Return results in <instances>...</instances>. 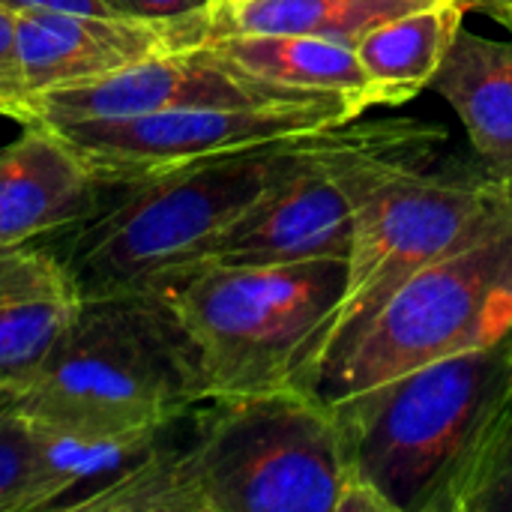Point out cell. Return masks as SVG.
<instances>
[{
  "label": "cell",
  "instance_id": "obj_5",
  "mask_svg": "<svg viewBox=\"0 0 512 512\" xmlns=\"http://www.w3.org/2000/svg\"><path fill=\"white\" fill-rule=\"evenodd\" d=\"M348 261L195 264L159 288L216 396L300 387L312 348L345 291Z\"/></svg>",
  "mask_w": 512,
  "mask_h": 512
},
{
  "label": "cell",
  "instance_id": "obj_10",
  "mask_svg": "<svg viewBox=\"0 0 512 512\" xmlns=\"http://www.w3.org/2000/svg\"><path fill=\"white\" fill-rule=\"evenodd\" d=\"M261 102H345V99L306 96L249 78L240 69L228 66L222 57H216L204 42L192 48L156 54L150 60H141L129 69H120L90 84L45 90L36 93L33 99L36 123L45 126L135 117V114H153L171 108L261 105Z\"/></svg>",
  "mask_w": 512,
  "mask_h": 512
},
{
  "label": "cell",
  "instance_id": "obj_15",
  "mask_svg": "<svg viewBox=\"0 0 512 512\" xmlns=\"http://www.w3.org/2000/svg\"><path fill=\"white\" fill-rule=\"evenodd\" d=\"M228 66L264 84L354 102L360 111L375 108L369 81L351 45L285 36V33H225L204 42Z\"/></svg>",
  "mask_w": 512,
  "mask_h": 512
},
{
  "label": "cell",
  "instance_id": "obj_23",
  "mask_svg": "<svg viewBox=\"0 0 512 512\" xmlns=\"http://www.w3.org/2000/svg\"><path fill=\"white\" fill-rule=\"evenodd\" d=\"M465 12H480L512 30V0H459Z\"/></svg>",
  "mask_w": 512,
  "mask_h": 512
},
{
  "label": "cell",
  "instance_id": "obj_20",
  "mask_svg": "<svg viewBox=\"0 0 512 512\" xmlns=\"http://www.w3.org/2000/svg\"><path fill=\"white\" fill-rule=\"evenodd\" d=\"M0 117L36 123V105L18 48V12L6 3H0Z\"/></svg>",
  "mask_w": 512,
  "mask_h": 512
},
{
  "label": "cell",
  "instance_id": "obj_11",
  "mask_svg": "<svg viewBox=\"0 0 512 512\" xmlns=\"http://www.w3.org/2000/svg\"><path fill=\"white\" fill-rule=\"evenodd\" d=\"M207 36L210 21L177 24L63 9L18 12V48L33 99L45 90L108 78L156 54L201 45Z\"/></svg>",
  "mask_w": 512,
  "mask_h": 512
},
{
  "label": "cell",
  "instance_id": "obj_12",
  "mask_svg": "<svg viewBox=\"0 0 512 512\" xmlns=\"http://www.w3.org/2000/svg\"><path fill=\"white\" fill-rule=\"evenodd\" d=\"M99 192L102 183L54 126L24 123V132L0 147V249L63 231Z\"/></svg>",
  "mask_w": 512,
  "mask_h": 512
},
{
  "label": "cell",
  "instance_id": "obj_3",
  "mask_svg": "<svg viewBox=\"0 0 512 512\" xmlns=\"http://www.w3.org/2000/svg\"><path fill=\"white\" fill-rule=\"evenodd\" d=\"M207 399L192 342L162 291L81 300L36 372L0 396L33 426L156 435Z\"/></svg>",
  "mask_w": 512,
  "mask_h": 512
},
{
  "label": "cell",
  "instance_id": "obj_16",
  "mask_svg": "<svg viewBox=\"0 0 512 512\" xmlns=\"http://www.w3.org/2000/svg\"><path fill=\"white\" fill-rule=\"evenodd\" d=\"M462 21L459 0H432L369 30L354 51L375 108H396L429 90Z\"/></svg>",
  "mask_w": 512,
  "mask_h": 512
},
{
  "label": "cell",
  "instance_id": "obj_22",
  "mask_svg": "<svg viewBox=\"0 0 512 512\" xmlns=\"http://www.w3.org/2000/svg\"><path fill=\"white\" fill-rule=\"evenodd\" d=\"M15 12L30 9H63V12H93V15H117L108 0H0Z\"/></svg>",
  "mask_w": 512,
  "mask_h": 512
},
{
  "label": "cell",
  "instance_id": "obj_14",
  "mask_svg": "<svg viewBox=\"0 0 512 512\" xmlns=\"http://www.w3.org/2000/svg\"><path fill=\"white\" fill-rule=\"evenodd\" d=\"M429 90L456 111L477 159L512 189V39L462 24Z\"/></svg>",
  "mask_w": 512,
  "mask_h": 512
},
{
  "label": "cell",
  "instance_id": "obj_24",
  "mask_svg": "<svg viewBox=\"0 0 512 512\" xmlns=\"http://www.w3.org/2000/svg\"><path fill=\"white\" fill-rule=\"evenodd\" d=\"M495 402L504 408H512V333L507 336V372H504V384H501Z\"/></svg>",
  "mask_w": 512,
  "mask_h": 512
},
{
  "label": "cell",
  "instance_id": "obj_7",
  "mask_svg": "<svg viewBox=\"0 0 512 512\" xmlns=\"http://www.w3.org/2000/svg\"><path fill=\"white\" fill-rule=\"evenodd\" d=\"M512 333V216L483 240L411 276L318 375L324 402L369 390Z\"/></svg>",
  "mask_w": 512,
  "mask_h": 512
},
{
  "label": "cell",
  "instance_id": "obj_6",
  "mask_svg": "<svg viewBox=\"0 0 512 512\" xmlns=\"http://www.w3.org/2000/svg\"><path fill=\"white\" fill-rule=\"evenodd\" d=\"M507 372V339L330 402L351 474L387 512H426Z\"/></svg>",
  "mask_w": 512,
  "mask_h": 512
},
{
  "label": "cell",
  "instance_id": "obj_9",
  "mask_svg": "<svg viewBox=\"0 0 512 512\" xmlns=\"http://www.w3.org/2000/svg\"><path fill=\"white\" fill-rule=\"evenodd\" d=\"M441 153V144H387L318 162L249 207L198 264H297L348 261L357 201L375 174L399 159Z\"/></svg>",
  "mask_w": 512,
  "mask_h": 512
},
{
  "label": "cell",
  "instance_id": "obj_1",
  "mask_svg": "<svg viewBox=\"0 0 512 512\" xmlns=\"http://www.w3.org/2000/svg\"><path fill=\"white\" fill-rule=\"evenodd\" d=\"M447 129L417 117L348 120L141 180L102 186L96 204L63 231L51 249L81 300L129 291H159L195 267L207 249L270 189L342 153L387 144H447Z\"/></svg>",
  "mask_w": 512,
  "mask_h": 512
},
{
  "label": "cell",
  "instance_id": "obj_21",
  "mask_svg": "<svg viewBox=\"0 0 512 512\" xmlns=\"http://www.w3.org/2000/svg\"><path fill=\"white\" fill-rule=\"evenodd\" d=\"M117 15L129 18H147V21H177V24H195L210 21V9L201 0H108Z\"/></svg>",
  "mask_w": 512,
  "mask_h": 512
},
{
  "label": "cell",
  "instance_id": "obj_25",
  "mask_svg": "<svg viewBox=\"0 0 512 512\" xmlns=\"http://www.w3.org/2000/svg\"><path fill=\"white\" fill-rule=\"evenodd\" d=\"M201 3H204V6H207V9H213V6H216V3H219V0H201Z\"/></svg>",
  "mask_w": 512,
  "mask_h": 512
},
{
  "label": "cell",
  "instance_id": "obj_17",
  "mask_svg": "<svg viewBox=\"0 0 512 512\" xmlns=\"http://www.w3.org/2000/svg\"><path fill=\"white\" fill-rule=\"evenodd\" d=\"M426 3L432 0H219L210 9V36L285 33L354 48L378 24Z\"/></svg>",
  "mask_w": 512,
  "mask_h": 512
},
{
  "label": "cell",
  "instance_id": "obj_18",
  "mask_svg": "<svg viewBox=\"0 0 512 512\" xmlns=\"http://www.w3.org/2000/svg\"><path fill=\"white\" fill-rule=\"evenodd\" d=\"M426 512H512V408L492 399Z\"/></svg>",
  "mask_w": 512,
  "mask_h": 512
},
{
  "label": "cell",
  "instance_id": "obj_4",
  "mask_svg": "<svg viewBox=\"0 0 512 512\" xmlns=\"http://www.w3.org/2000/svg\"><path fill=\"white\" fill-rule=\"evenodd\" d=\"M510 216L512 189L480 159L435 153L384 165L357 201L345 291L315 339L300 387L312 390L411 276L483 240Z\"/></svg>",
  "mask_w": 512,
  "mask_h": 512
},
{
  "label": "cell",
  "instance_id": "obj_13",
  "mask_svg": "<svg viewBox=\"0 0 512 512\" xmlns=\"http://www.w3.org/2000/svg\"><path fill=\"white\" fill-rule=\"evenodd\" d=\"M78 306L81 294L51 249H0V396L36 372Z\"/></svg>",
  "mask_w": 512,
  "mask_h": 512
},
{
  "label": "cell",
  "instance_id": "obj_19",
  "mask_svg": "<svg viewBox=\"0 0 512 512\" xmlns=\"http://www.w3.org/2000/svg\"><path fill=\"white\" fill-rule=\"evenodd\" d=\"M36 465V429L0 405V512H24Z\"/></svg>",
  "mask_w": 512,
  "mask_h": 512
},
{
  "label": "cell",
  "instance_id": "obj_8",
  "mask_svg": "<svg viewBox=\"0 0 512 512\" xmlns=\"http://www.w3.org/2000/svg\"><path fill=\"white\" fill-rule=\"evenodd\" d=\"M363 117L348 102L198 105L54 126L102 186L192 165L198 159L309 135Z\"/></svg>",
  "mask_w": 512,
  "mask_h": 512
},
{
  "label": "cell",
  "instance_id": "obj_2",
  "mask_svg": "<svg viewBox=\"0 0 512 512\" xmlns=\"http://www.w3.org/2000/svg\"><path fill=\"white\" fill-rule=\"evenodd\" d=\"M183 444L162 435L90 512H345L357 486L330 402L279 387L198 402Z\"/></svg>",
  "mask_w": 512,
  "mask_h": 512
}]
</instances>
